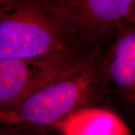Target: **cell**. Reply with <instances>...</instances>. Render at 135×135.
I'll use <instances>...</instances> for the list:
<instances>
[{
  "mask_svg": "<svg viewBox=\"0 0 135 135\" xmlns=\"http://www.w3.org/2000/svg\"><path fill=\"white\" fill-rule=\"evenodd\" d=\"M105 89L95 56L80 55L16 105L0 110V122L6 126H54L74 112L90 107Z\"/></svg>",
  "mask_w": 135,
  "mask_h": 135,
  "instance_id": "1",
  "label": "cell"
},
{
  "mask_svg": "<svg viewBox=\"0 0 135 135\" xmlns=\"http://www.w3.org/2000/svg\"><path fill=\"white\" fill-rule=\"evenodd\" d=\"M78 56L70 53L37 59H0V110L16 105L35 87Z\"/></svg>",
  "mask_w": 135,
  "mask_h": 135,
  "instance_id": "4",
  "label": "cell"
},
{
  "mask_svg": "<svg viewBox=\"0 0 135 135\" xmlns=\"http://www.w3.org/2000/svg\"><path fill=\"white\" fill-rule=\"evenodd\" d=\"M100 65L105 89L135 105V24L125 23L113 37Z\"/></svg>",
  "mask_w": 135,
  "mask_h": 135,
  "instance_id": "5",
  "label": "cell"
},
{
  "mask_svg": "<svg viewBox=\"0 0 135 135\" xmlns=\"http://www.w3.org/2000/svg\"><path fill=\"white\" fill-rule=\"evenodd\" d=\"M127 24H135V0H131L130 11L126 20Z\"/></svg>",
  "mask_w": 135,
  "mask_h": 135,
  "instance_id": "7",
  "label": "cell"
},
{
  "mask_svg": "<svg viewBox=\"0 0 135 135\" xmlns=\"http://www.w3.org/2000/svg\"><path fill=\"white\" fill-rule=\"evenodd\" d=\"M0 135H16L15 133L11 132L7 130H3L2 128H0Z\"/></svg>",
  "mask_w": 135,
  "mask_h": 135,
  "instance_id": "8",
  "label": "cell"
},
{
  "mask_svg": "<svg viewBox=\"0 0 135 135\" xmlns=\"http://www.w3.org/2000/svg\"><path fill=\"white\" fill-rule=\"evenodd\" d=\"M8 1H2V0H0V12L2 11V10L3 9V8L5 7V5H6Z\"/></svg>",
  "mask_w": 135,
  "mask_h": 135,
  "instance_id": "9",
  "label": "cell"
},
{
  "mask_svg": "<svg viewBox=\"0 0 135 135\" xmlns=\"http://www.w3.org/2000/svg\"><path fill=\"white\" fill-rule=\"evenodd\" d=\"M54 126L62 135H130L124 122L114 113L95 107L75 111Z\"/></svg>",
  "mask_w": 135,
  "mask_h": 135,
  "instance_id": "6",
  "label": "cell"
},
{
  "mask_svg": "<svg viewBox=\"0 0 135 135\" xmlns=\"http://www.w3.org/2000/svg\"><path fill=\"white\" fill-rule=\"evenodd\" d=\"M77 37L43 1H8L0 12V59H37L74 53Z\"/></svg>",
  "mask_w": 135,
  "mask_h": 135,
  "instance_id": "2",
  "label": "cell"
},
{
  "mask_svg": "<svg viewBox=\"0 0 135 135\" xmlns=\"http://www.w3.org/2000/svg\"><path fill=\"white\" fill-rule=\"evenodd\" d=\"M43 3L77 38L96 42L113 37L126 23L131 0H55Z\"/></svg>",
  "mask_w": 135,
  "mask_h": 135,
  "instance_id": "3",
  "label": "cell"
}]
</instances>
